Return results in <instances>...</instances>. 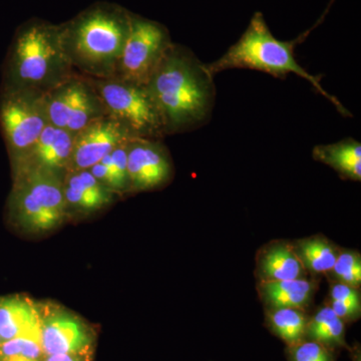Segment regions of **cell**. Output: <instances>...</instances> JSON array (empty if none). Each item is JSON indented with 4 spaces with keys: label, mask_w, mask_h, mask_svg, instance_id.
Listing matches in <instances>:
<instances>
[{
    "label": "cell",
    "mask_w": 361,
    "mask_h": 361,
    "mask_svg": "<svg viewBox=\"0 0 361 361\" xmlns=\"http://www.w3.org/2000/svg\"><path fill=\"white\" fill-rule=\"evenodd\" d=\"M146 87L167 135L191 132L211 120L216 99L214 78L188 47L173 42Z\"/></svg>",
    "instance_id": "cell-1"
},
{
    "label": "cell",
    "mask_w": 361,
    "mask_h": 361,
    "mask_svg": "<svg viewBox=\"0 0 361 361\" xmlns=\"http://www.w3.org/2000/svg\"><path fill=\"white\" fill-rule=\"evenodd\" d=\"M130 18L132 13L125 7L99 1L59 25L61 44L73 71L85 78H113Z\"/></svg>",
    "instance_id": "cell-2"
},
{
    "label": "cell",
    "mask_w": 361,
    "mask_h": 361,
    "mask_svg": "<svg viewBox=\"0 0 361 361\" xmlns=\"http://www.w3.org/2000/svg\"><path fill=\"white\" fill-rule=\"evenodd\" d=\"M75 73L63 51L59 25L32 18L16 30L4 61L1 89L47 92Z\"/></svg>",
    "instance_id": "cell-3"
},
{
    "label": "cell",
    "mask_w": 361,
    "mask_h": 361,
    "mask_svg": "<svg viewBox=\"0 0 361 361\" xmlns=\"http://www.w3.org/2000/svg\"><path fill=\"white\" fill-rule=\"evenodd\" d=\"M311 30L295 39L283 42L272 35L263 13H255L238 42L230 47L221 58L204 65L209 75L213 78L218 73L234 68L261 71L279 80H286L288 75L294 73L307 80L318 94L334 104L341 116H353L336 97L322 87L319 77L311 75L296 61L295 47L306 39Z\"/></svg>",
    "instance_id": "cell-4"
},
{
    "label": "cell",
    "mask_w": 361,
    "mask_h": 361,
    "mask_svg": "<svg viewBox=\"0 0 361 361\" xmlns=\"http://www.w3.org/2000/svg\"><path fill=\"white\" fill-rule=\"evenodd\" d=\"M13 185L7 202L8 219L25 234H44L70 218L63 196V178L37 170L13 172Z\"/></svg>",
    "instance_id": "cell-5"
},
{
    "label": "cell",
    "mask_w": 361,
    "mask_h": 361,
    "mask_svg": "<svg viewBox=\"0 0 361 361\" xmlns=\"http://www.w3.org/2000/svg\"><path fill=\"white\" fill-rule=\"evenodd\" d=\"M90 80L106 116L122 125L133 137L161 140L167 135L160 111L146 85L116 78Z\"/></svg>",
    "instance_id": "cell-6"
},
{
    "label": "cell",
    "mask_w": 361,
    "mask_h": 361,
    "mask_svg": "<svg viewBox=\"0 0 361 361\" xmlns=\"http://www.w3.org/2000/svg\"><path fill=\"white\" fill-rule=\"evenodd\" d=\"M49 123L44 92L1 89L0 129L13 170L23 163Z\"/></svg>",
    "instance_id": "cell-7"
},
{
    "label": "cell",
    "mask_w": 361,
    "mask_h": 361,
    "mask_svg": "<svg viewBox=\"0 0 361 361\" xmlns=\"http://www.w3.org/2000/svg\"><path fill=\"white\" fill-rule=\"evenodd\" d=\"M172 44L165 25L132 13L129 35L113 78L146 85Z\"/></svg>",
    "instance_id": "cell-8"
},
{
    "label": "cell",
    "mask_w": 361,
    "mask_h": 361,
    "mask_svg": "<svg viewBox=\"0 0 361 361\" xmlns=\"http://www.w3.org/2000/svg\"><path fill=\"white\" fill-rule=\"evenodd\" d=\"M45 102L49 123L71 134L106 116L90 78L78 73L45 92Z\"/></svg>",
    "instance_id": "cell-9"
},
{
    "label": "cell",
    "mask_w": 361,
    "mask_h": 361,
    "mask_svg": "<svg viewBox=\"0 0 361 361\" xmlns=\"http://www.w3.org/2000/svg\"><path fill=\"white\" fill-rule=\"evenodd\" d=\"M39 330L44 355L70 353L94 356L96 330L82 317L61 306L40 304Z\"/></svg>",
    "instance_id": "cell-10"
},
{
    "label": "cell",
    "mask_w": 361,
    "mask_h": 361,
    "mask_svg": "<svg viewBox=\"0 0 361 361\" xmlns=\"http://www.w3.org/2000/svg\"><path fill=\"white\" fill-rule=\"evenodd\" d=\"M127 159L130 193L161 189L174 178V164L161 140L132 137Z\"/></svg>",
    "instance_id": "cell-11"
},
{
    "label": "cell",
    "mask_w": 361,
    "mask_h": 361,
    "mask_svg": "<svg viewBox=\"0 0 361 361\" xmlns=\"http://www.w3.org/2000/svg\"><path fill=\"white\" fill-rule=\"evenodd\" d=\"M127 130L111 116H104L73 134L68 172L89 170L104 157L132 139Z\"/></svg>",
    "instance_id": "cell-12"
},
{
    "label": "cell",
    "mask_w": 361,
    "mask_h": 361,
    "mask_svg": "<svg viewBox=\"0 0 361 361\" xmlns=\"http://www.w3.org/2000/svg\"><path fill=\"white\" fill-rule=\"evenodd\" d=\"M63 196L68 216H90L111 206L118 195L104 186L89 170L66 172L63 179Z\"/></svg>",
    "instance_id": "cell-13"
},
{
    "label": "cell",
    "mask_w": 361,
    "mask_h": 361,
    "mask_svg": "<svg viewBox=\"0 0 361 361\" xmlns=\"http://www.w3.org/2000/svg\"><path fill=\"white\" fill-rule=\"evenodd\" d=\"M73 140V134L49 123L25 160L13 172L20 169H37L63 179L68 172Z\"/></svg>",
    "instance_id": "cell-14"
},
{
    "label": "cell",
    "mask_w": 361,
    "mask_h": 361,
    "mask_svg": "<svg viewBox=\"0 0 361 361\" xmlns=\"http://www.w3.org/2000/svg\"><path fill=\"white\" fill-rule=\"evenodd\" d=\"M254 273L257 282L310 277L288 240H272L261 247L256 254Z\"/></svg>",
    "instance_id": "cell-15"
},
{
    "label": "cell",
    "mask_w": 361,
    "mask_h": 361,
    "mask_svg": "<svg viewBox=\"0 0 361 361\" xmlns=\"http://www.w3.org/2000/svg\"><path fill=\"white\" fill-rule=\"evenodd\" d=\"M256 288L265 310L298 308L310 311L316 292L319 288V278L257 282Z\"/></svg>",
    "instance_id": "cell-16"
},
{
    "label": "cell",
    "mask_w": 361,
    "mask_h": 361,
    "mask_svg": "<svg viewBox=\"0 0 361 361\" xmlns=\"http://www.w3.org/2000/svg\"><path fill=\"white\" fill-rule=\"evenodd\" d=\"M40 304L28 297H0V338L2 342L16 337L40 336Z\"/></svg>",
    "instance_id": "cell-17"
},
{
    "label": "cell",
    "mask_w": 361,
    "mask_h": 361,
    "mask_svg": "<svg viewBox=\"0 0 361 361\" xmlns=\"http://www.w3.org/2000/svg\"><path fill=\"white\" fill-rule=\"evenodd\" d=\"M313 159L334 169L342 179L360 182L361 144L353 137L313 148Z\"/></svg>",
    "instance_id": "cell-18"
},
{
    "label": "cell",
    "mask_w": 361,
    "mask_h": 361,
    "mask_svg": "<svg viewBox=\"0 0 361 361\" xmlns=\"http://www.w3.org/2000/svg\"><path fill=\"white\" fill-rule=\"evenodd\" d=\"M297 255L310 277L326 276L336 264L341 248L322 234L292 242Z\"/></svg>",
    "instance_id": "cell-19"
},
{
    "label": "cell",
    "mask_w": 361,
    "mask_h": 361,
    "mask_svg": "<svg viewBox=\"0 0 361 361\" xmlns=\"http://www.w3.org/2000/svg\"><path fill=\"white\" fill-rule=\"evenodd\" d=\"M345 332L346 323L327 304L310 315L305 339L319 342L334 351L348 350L350 346L346 342Z\"/></svg>",
    "instance_id": "cell-20"
},
{
    "label": "cell",
    "mask_w": 361,
    "mask_h": 361,
    "mask_svg": "<svg viewBox=\"0 0 361 361\" xmlns=\"http://www.w3.org/2000/svg\"><path fill=\"white\" fill-rule=\"evenodd\" d=\"M310 311L298 308L265 310V325L268 330L291 346L305 339Z\"/></svg>",
    "instance_id": "cell-21"
},
{
    "label": "cell",
    "mask_w": 361,
    "mask_h": 361,
    "mask_svg": "<svg viewBox=\"0 0 361 361\" xmlns=\"http://www.w3.org/2000/svg\"><path fill=\"white\" fill-rule=\"evenodd\" d=\"M329 282H338L360 288L361 255L356 250L341 249L334 268L326 275Z\"/></svg>",
    "instance_id": "cell-22"
},
{
    "label": "cell",
    "mask_w": 361,
    "mask_h": 361,
    "mask_svg": "<svg viewBox=\"0 0 361 361\" xmlns=\"http://www.w3.org/2000/svg\"><path fill=\"white\" fill-rule=\"evenodd\" d=\"M285 355L288 361H336V351L310 339L286 346Z\"/></svg>",
    "instance_id": "cell-23"
},
{
    "label": "cell",
    "mask_w": 361,
    "mask_h": 361,
    "mask_svg": "<svg viewBox=\"0 0 361 361\" xmlns=\"http://www.w3.org/2000/svg\"><path fill=\"white\" fill-rule=\"evenodd\" d=\"M7 356H23L42 360L44 351L40 344V336H20L2 342L0 345V357Z\"/></svg>",
    "instance_id": "cell-24"
},
{
    "label": "cell",
    "mask_w": 361,
    "mask_h": 361,
    "mask_svg": "<svg viewBox=\"0 0 361 361\" xmlns=\"http://www.w3.org/2000/svg\"><path fill=\"white\" fill-rule=\"evenodd\" d=\"M127 142L128 141L116 147L110 155L104 158L115 179L116 190L120 196L130 194L128 174Z\"/></svg>",
    "instance_id": "cell-25"
},
{
    "label": "cell",
    "mask_w": 361,
    "mask_h": 361,
    "mask_svg": "<svg viewBox=\"0 0 361 361\" xmlns=\"http://www.w3.org/2000/svg\"><path fill=\"white\" fill-rule=\"evenodd\" d=\"M329 300L361 304L360 288L338 283V282H329Z\"/></svg>",
    "instance_id": "cell-26"
},
{
    "label": "cell",
    "mask_w": 361,
    "mask_h": 361,
    "mask_svg": "<svg viewBox=\"0 0 361 361\" xmlns=\"http://www.w3.org/2000/svg\"><path fill=\"white\" fill-rule=\"evenodd\" d=\"M329 305L336 314L341 318L346 324L357 322L361 316V304L341 302V301L329 300Z\"/></svg>",
    "instance_id": "cell-27"
},
{
    "label": "cell",
    "mask_w": 361,
    "mask_h": 361,
    "mask_svg": "<svg viewBox=\"0 0 361 361\" xmlns=\"http://www.w3.org/2000/svg\"><path fill=\"white\" fill-rule=\"evenodd\" d=\"M89 171L97 180H99V182L102 183V184L110 188L111 191L118 194V192H116V190L115 179H114L113 174H111L108 164L106 163V161H104V159L103 160L99 161V163H97L96 165L92 166V168H90ZM118 196H120V195H118Z\"/></svg>",
    "instance_id": "cell-28"
},
{
    "label": "cell",
    "mask_w": 361,
    "mask_h": 361,
    "mask_svg": "<svg viewBox=\"0 0 361 361\" xmlns=\"http://www.w3.org/2000/svg\"><path fill=\"white\" fill-rule=\"evenodd\" d=\"M40 361H92V357L70 355V353H56V355H44V357Z\"/></svg>",
    "instance_id": "cell-29"
},
{
    "label": "cell",
    "mask_w": 361,
    "mask_h": 361,
    "mask_svg": "<svg viewBox=\"0 0 361 361\" xmlns=\"http://www.w3.org/2000/svg\"><path fill=\"white\" fill-rule=\"evenodd\" d=\"M0 361H40L32 360V358L23 357V356H7V357H0Z\"/></svg>",
    "instance_id": "cell-30"
},
{
    "label": "cell",
    "mask_w": 361,
    "mask_h": 361,
    "mask_svg": "<svg viewBox=\"0 0 361 361\" xmlns=\"http://www.w3.org/2000/svg\"><path fill=\"white\" fill-rule=\"evenodd\" d=\"M1 343H2V341H1V338H0V345H1Z\"/></svg>",
    "instance_id": "cell-31"
}]
</instances>
